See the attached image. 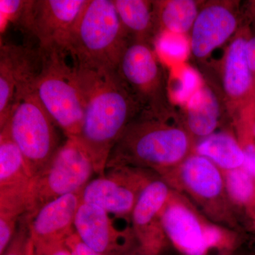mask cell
Returning a JSON list of instances; mask_svg holds the SVG:
<instances>
[{"instance_id":"7a4b0ae2","label":"cell","mask_w":255,"mask_h":255,"mask_svg":"<svg viewBox=\"0 0 255 255\" xmlns=\"http://www.w3.org/2000/svg\"><path fill=\"white\" fill-rule=\"evenodd\" d=\"M172 112L155 114L143 110L130 122L111 152L107 169L132 167L165 177L191 155L192 137Z\"/></svg>"},{"instance_id":"4dcf8cb0","label":"cell","mask_w":255,"mask_h":255,"mask_svg":"<svg viewBox=\"0 0 255 255\" xmlns=\"http://www.w3.org/2000/svg\"><path fill=\"white\" fill-rule=\"evenodd\" d=\"M247 57L253 75H255V36L247 42Z\"/></svg>"},{"instance_id":"d6a6232c","label":"cell","mask_w":255,"mask_h":255,"mask_svg":"<svg viewBox=\"0 0 255 255\" xmlns=\"http://www.w3.org/2000/svg\"></svg>"},{"instance_id":"e0dca14e","label":"cell","mask_w":255,"mask_h":255,"mask_svg":"<svg viewBox=\"0 0 255 255\" xmlns=\"http://www.w3.org/2000/svg\"><path fill=\"white\" fill-rule=\"evenodd\" d=\"M175 171L181 187L199 202L219 201L226 191L219 167L203 156L191 154Z\"/></svg>"},{"instance_id":"30bf717a","label":"cell","mask_w":255,"mask_h":255,"mask_svg":"<svg viewBox=\"0 0 255 255\" xmlns=\"http://www.w3.org/2000/svg\"><path fill=\"white\" fill-rule=\"evenodd\" d=\"M75 229L84 243L102 255H126L138 247L132 230L117 228L111 215L94 204L81 202Z\"/></svg>"},{"instance_id":"d4e9b609","label":"cell","mask_w":255,"mask_h":255,"mask_svg":"<svg viewBox=\"0 0 255 255\" xmlns=\"http://www.w3.org/2000/svg\"><path fill=\"white\" fill-rule=\"evenodd\" d=\"M33 0H0V31L4 33L12 24L28 34Z\"/></svg>"},{"instance_id":"4fadbf2b","label":"cell","mask_w":255,"mask_h":255,"mask_svg":"<svg viewBox=\"0 0 255 255\" xmlns=\"http://www.w3.org/2000/svg\"><path fill=\"white\" fill-rule=\"evenodd\" d=\"M161 223L166 237L181 251L189 255H201L219 241V230L208 226L173 193L161 214Z\"/></svg>"},{"instance_id":"603a6c76","label":"cell","mask_w":255,"mask_h":255,"mask_svg":"<svg viewBox=\"0 0 255 255\" xmlns=\"http://www.w3.org/2000/svg\"><path fill=\"white\" fill-rule=\"evenodd\" d=\"M204 84L195 69L186 64L178 65L172 68L167 80L169 101L183 108Z\"/></svg>"},{"instance_id":"cb8c5ba5","label":"cell","mask_w":255,"mask_h":255,"mask_svg":"<svg viewBox=\"0 0 255 255\" xmlns=\"http://www.w3.org/2000/svg\"><path fill=\"white\" fill-rule=\"evenodd\" d=\"M153 47L161 61L173 66L182 64L191 53L190 41L187 35L171 32L159 33L154 41Z\"/></svg>"},{"instance_id":"2e32d148","label":"cell","mask_w":255,"mask_h":255,"mask_svg":"<svg viewBox=\"0 0 255 255\" xmlns=\"http://www.w3.org/2000/svg\"><path fill=\"white\" fill-rule=\"evenodd\" d=\"M80 194H68L50 201L26 221L33 246L65 243L75 233V216L81 204Z\"/></svg>"},{"instance_id":"484cf974","label":"cell","mask_w":255,"mask_h":255,"mask_svg":"<svg viewBox=\"0 0 255 255\" xmlns=\"http://www.w3.org/2000/svg\"><path fill=\"white\" fill-rule=\"evenodd\" d=\"M226 173L224 176L226 191L231 199L239 203L249 201L254 192L251 174L243 168L228 171Z\"/></svg>"},{"instance_id":"4316f807","label":"cell","mask_w":255,"mask_h":255,"mask_svg":"<svg viewBox=\"0 0 255 255\" xmlns=\"http://www.w3.org/2000/svg\"><path fill=\"white\" fill-rule=\"evenodd\" d=\"M29 241L27 223L21 219L14 238L4 253L0 255H27Z\"/></svg>"},{"instance_id":"d6986e66","label":"cell","mask_w":255,"mask_h":255,"mask_svg":"<svg viewBox=\"0 0 255 255\" xmlns=\"http://www.w3.org/2000/svg\"><path fill=\"white\" fill-rule=\"evenodd\" d=\"M223 108L219 94L204 83L183 107V126L192 138H205L219 127Z\"/></svg>"},{"instance_id":"ba28073f","label":"cell","mask_w":255,"mask_h":255,"mask_svg":"<svg viewBox=\"0 0 255 255\" xmlns=\"http://www.w3.org/2000/svg\"><path fill=\"white\" fill-rule=\"evenodd\" d=\"M152 172L132 167L107 169L105 175L87 184L80 194L81 202L99 206L115 217L131 216L142 190L155 178Z\"/></svg>"},{"instance_id":"9c48e42d","label":"cell","mask_w":255,"mask_h":255,"mask_svg":"<svg viewBox=\"0 0 255 255\" xmlns=\"http://www.w3.org/2000/svg\"><path fill=\"white\" fill-rule=\"evenodd\" d=\"M41 63V50L6 41L0 43V128L9 120L16 98L34 87Z\"/></svg>"},{"instance_id":"ac0fdd59","label":"cell","mask_w":255,"mask_h":255,"mask_svg":"<svg viewBox=\"0 0 255 255\" xmlns=\"http://www.w3.org/2000/svg\"><path fill=\"white\" fill-rule=\"evenodd\" d=\"M247 42L243 36L231 41L223 60L222 86L230 110L236 108L249 95L253 75L247 57Z\"/></svg>"},{"instance_id":"5b68a950","label":"cell","mask_w":255,"mask_h":255,"mask_svg":"<svg viewBox=\"0 0 255 255\" xmlns=\"http://www.w3.org/2000/svg\"><path fill=\"white\" fill-rule=\"evenodd\" d=\"M6 124L22 154L28 174L31 179L36 177L49 163L60 145L56 125L37 97L34 88L23 92L16 99Z\"/></svg>"},{"instance_id":"8fae6325","label":"cell","mask_w":255,"mask_h":255,"mask_svg":"<svg viewBox=\"0 0 255 255\" xmlns=\"http://www.w3.org/2000/svg\"><path fill=\"white\" fill-rule=\"evenodd\" d=\"M87 0H33L28 36L40 49L65 50L70 31Z\"/></svg>"},{"instance_id":"f1b7e54d","label":"cell","mask_w":255,"mask_h":255,"mask_svg":"<svg viewBox=\"0 0 255 255\" xmlns=\"http://www.w3.org/2000/svg\"><path fill=\"white\" fill-rule=\"evenodd\" d=\"M34 248L38 255H73L65 243H55L40 247L34 246Z\"/></svg>"},{"instance_id":"ffe728a7","label":"cell","mask_w":255,"mask_h":255,"mask_svg":"<svg viewBox=\"0 0 255 255\" xmlns=\"http://www.w3.org/2000/svg\"><path fill=\"white\" fill-rule=\"evenodd\" d=\"M113 1L128 38L130 41L145 42L153 46L158 34L153 1Z\"/></svg>"},{"instance_id":"277c9868","label":"cell","mask_w":255,"mask_h":255,"mask_svg":"<svg viewBox=\"0 0 255 255\" xmlns=\"http://www.w3.org/2000/svg\"><path fill=\"white\" fill-rule=\"evenodd\" d=\"M40 50L41 63L35 80V93L67 138H75L83 120L84 102L73 65L67 61L65 50Z\"/></svg>"},{"instance_id":"44dd1931","label":"cell","mask_w":255,"mask_h":255,"mask_svg":"<svg viewBox=\"0 0 255 255\" xmlns=\"http://www.w3.org/2000/svg\"><path fill=\"white\" fill-rule=\"evenodd\" d=\"M153 6L158 33L187 35L201 9L199 1L194 0L153 1Z\"/></svg>"},{"instance_id":"52a82bcc","label":"cell","mask_w":255,"mask_h":255,"mask_svg":"<svg viewBox=\"0 0 255 255\" xmlns=\"http://www.w3.org/2000/svg\"><path fill=\"white\" fill-rule=\"evenodd\" d=\"M117 72L143 110L155 114L172 112L163 68L152 45L129 41Z\"/></svg>"},{"instance_id":"7c38bea8","label":"cell","mask_w":255,"mask_h":255,"mask_svg":"<svg viewBox=\"0 0 255 255\" xmlns=\"http://www.w3.org/2000/svg\"><path fill=\"white\" fill-rule=\"evenodd\" d=\"M172 191L162 178L150 181L137 199L130 219L132 230L139 248L154 255H160L165 245L161 214Z\"/></svg>"},{"instance_id":"7402d4cb","label":"cell","mask_w":255,"mask_h":255,"mask_svg":"<svg viewBox=\"0 0 255 255\" xmlns=\"http://www.w3.org/2000/svg\"><path fill=\"white\" fill-rule=\"evenodd\" d=\"M195 153L214 162L226 172L243 167L244 150L237 140L226 132H214L201 139L195 146Z\"/></svg>"},{"instance_id":"9a60e30c","label":"cell","mask_w":255,"mask_h":255,"mask_svg":"<svg viewBox=\"0 0 255 255\" xmlns=\"http://www.w3.org/2000/svg\"><path fill=\"white\" fill-rule=\"evenodd\" d=\"M31 182L22 154L6 124L0 128V208L26 209Z\"/></svg>"},{"instance_id":"83f0119b","label":"cell","mask_w":255,"mask_h":255,"mask_svg":"<svg viewBox=\"0 0 255 255\" xmlns=\"http://www.w3.org/2000/svg\"><path fill=\"white\" fill-rule=\"evenodd\" d=\"M65 244L73 255H102L84 243L76 233L66 240Z\"/></svg>"},{"instance_id":"3957f363","label":"cell","mask_w":255,"mask_h":255,"mask_svg":"<svg viewBox=\"0 0 255 255\" xmlns=\"http://www.w3.org/2000/svg\"><path fill=\"white\" fill-rule=\"evenodd\" d=\"M130 41L113 0H87L70 31L65 50L73 63L117 70Z\"/></svg>"},{"instance_id":"f546056e","label":"cell","mask_w":255,"mask_h":255,"mask_svg":"<svg viewBox=\"0 0 255 255\" xmlns=\"http://www.w3.org/2000/svg\"><path fill=\"white\" fill-rule=\"evenodd\" d=\"M245 154V161L243 169L255 177V146L248 145L246 148L243 149Z\"/></svg>"},{"instance_id":"8992f818","label":"cell","mask_w":255,"mask_h":255,"mask_svg":"<svg viewBox=\"0 0 255 255\" xmlns=\"http://www.w3.org/2000/svg\"><path fill=\"white\" fill-rule=\"evenodd\" d=\"M93 172L91 160L78 142L67 138L41 173L32 178L26 213L21 219L27 222L50 201L81 193Z\"/></svg>"},{"instance_id":"1f68e13d","label":"cell","mask_w":255,"mask_h":255,"mask_svg":"<svg viewBox=\"0 0 255 255\" xmlns=\"http://www.w3.org/2000/svg\"><path fill=\"white\" fill-rule=\"evenodd\" d=\"M154 255L151 254V253H147V252H145L142 251V250L139 248V247H137V248L134 249L133 251H130V253H128L127 255Z\"/></svg>"},{"instance_id":"6da1fadb","label":"cell","mask_w":255,"mask_h":255,"mask_svg":"<svg viewBox=\"0 0 255 255\" xmlns=\"http://www.w3.org/2000/svg\"><path fill=\"white\" fill-rule=\"evenodd\" d=\"M73 68L84 102L81 128L74 140L91 160L95 173L102 177L119 137L143 108L117 70L75 63Z\"/></svg>"},{"instance_id":"5bb4252c","label":"cell","mask_w":255,"mask_h":255,"mask_svg":"<svg viewBox=\"0 0 255 255\" xmlns=\"http://www.w3.org/2000/svg\"><path fill=\"white\" fill-rule=\"evenodd\" d=\"M238 25L231 1H211L201 6L190 32L191 53L204 60L234 34Z\"/></svg>"}]
</instances>
